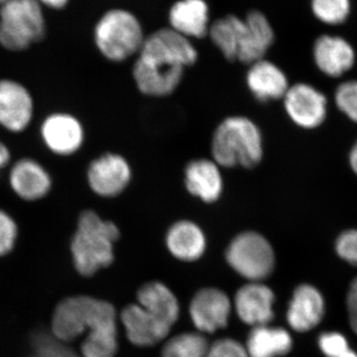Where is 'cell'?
<instances>
[{
  "label": "cell",
  "mask_w": 357,
  "mask_h": 357,
  "mask_svg": "<svg viewBox=\"0 0 357 357\" xmlns=\"http://www.w3.org/2000/svg\"><path fill=\"white\" fill-rule=\"evenodd\" d=\"M42 6L48 7L51 9L64 8L70 0H37Z\"/></svg>",
  "instance_id": "d590c367"
},
{
  "label": "cell",
  "mask_w": 357,
  "mask_h": 357,
  "mask_svg": "<svg viewBox=\"0 0 357 357\" xmlns=\"http://www.w3.org/2000/svg\"><path fill=\"white\" fill-rule=\"evenodd\" d=\"M10 185L21 199L35 201L50 191L51 178L43 167L34 160L23 159L13 166Z\"/></svg>",
  "instance_id": "7402d4cb"
},
{
  "label": "cell",
  "mask_w": 357,
  "mask_h": 357,
  "mask_svg": "<svg viewBox=\"0 0 357 357\" xmlns=\"http://www.w3.org/2000/svg\"><path fill=\"white\" fill-rule=\"evenodd\" d=\"M319 347L328 357H345L351 351L347 338L340 333H325L319 337Z\"/></svg>",
  "instance_id": "4dcf8cb0"
},
{
  "label": "cell",
  "mask_w": 357,
  "mask_h": 357,
  "mask_svg": "<svg viewBox=\"0 0 357 357\" xmlns=\"http://www.w3.org/2000/svg\"><path fill=\"white\" fill-rule=\"evenodd\" d=\"M117 349V328H109L86 335L82 354L83 357H114Z\"/></svg>",
  "instance_id": "83f0119b"
},
{
  "label": "cell",
  "mask_w": 357,
  "mask_h": 357,
  "mask_svg": "<svg viewBox=\"0 0 357 357\" xmlns=\"http://www.w3.org/2000/svg\"><path fill=\"white\" fill-rule=\"evenodd\" d=\"M137 301L138 305L170 328L178 321L180 307L177 298L164 284L160 282L145 284L138 291Z\"/></svg>",
  "instance_id": "603a6c76"
},
{
  "label": "cell",
  "mask_w": 357,
  "mask_h": 357,
  "mask_svg": "<svg viewBox=\"0 0 357 357\" xmlns=\"http://www.w3.org/2000/svg\"><path fill=\"white\" fill-rule=\"evenodd\" d=\"M312 14L326 25H340L351 14V0H311Z\"/></svg>",
  "instance_id": "4316f807"
},
{
  "label": "cell",
  "mask_w": 357,
  "mask_h": 357,
  "mask_svg": "<svg viewBox=\"0 0 357 357\" xmlns=\"http://www.w3.org/2000/svg\"><path fill=\"white\" fill-rule=\"evenodd\" d=\"M189 312L199 332L213 333L229 324L231 303L220 289L204 288L192 298Z\"/></svg>",
  "instance_id": "9c48e42d"
},
{
  "label": "cell",
  "mask_w": 357,
  "mask_h": 357,
  "mask_svg": "<svg viewBox=\"0 0 357 357\" xmlns=\"http://www.w3.org/2000/svg\"><path fill=\"white\" fill-rule=\"evenodd\" d=\"M121 321L129 342L140 347L158 344L172 328L138 304H130L124 307L121 312Z\"/></svg>",
  "instance_id": "2e32d148"
},
{
  "label": "cell",
  "mask_w": 357,
  "mask_h": 357,
  "mask_svg": "<svg viewBox=\"0 0 357 357\" xmlns=\"http://www.w3.org/2000/svg\"><path fill=\"white\" fill-rule=\"evenodd\" d=\"M6 0H0V6H1L2 4H3L4 2H6Z\"/></svg>",
  "instance_id": "f35d334b"
},
{
  "label": "cell",
  "mask_w": 357,
  "mask_h": 357,
  "mask_svg": "<svg viewBox=\"0 0 357 357\" xmlns=\"http://www.w3.org/2000/svg\"><path fill=\"white\" fill-rule=\"evenodd\" d=\"M325 312V300L318 289L303 284L296 289L289 303V326L296 332L306 333L321 323Z\"/></svg>",
  "instance_id": "5bb4252c"
},
{
  "label": "cell",
  "mask_w": 357,
  "mask_h": 357,
  "mask_svg": "<svg viewBox=\"0 0 357 357\" xmlns=\"http://www.w3.org/2000/svg\"><path fill=\"white\" fill-rule=\"evenodd\" d=\"M349 163H351L352 170L357 175V142L352 147L351 155H349Z\"/></svg>",
  "instance_id": "74e56055"
},
{
  "label": "cell",
  "mask_w": 357,
  "mask_h": 357,
  "mask_svg": "<svg viewBox=\"0 0 357 357\" xmlns=\"http://www.w3.org/2000/svg\"><path fill=\"white\" fill-rule=\"evenodd\" d=\"M335 250L345 261L357 266V229H349L337 237Z\"/></svg>",
  "instance_id": "d6a6232c"
},
{
  "label": "cell",
  "mask_w": 357,
  "mask_h": 357,
  "mask_svg": "<svg viewBox=\"0 0 357 357\" xmlns=\"http://www.w3.org/2000/svg\"><path fill=\"white\" fill-rule=\"evenodd\" d=\"M246 83L252 95L260 102L284 98L289 89L287 77L283 70L265 59L250 65Z\"/></svg>",
  "instance_id": "ffe728a7"
},
{
  "label": "cell",
  "mask_w": 357,
  "mask_h": 357,
  "mask_svg": "<svg viewBox=\"0 0 357 357\" xmlns=\"http://www.w3.org/2000/svg\"><path fill=\"white\" fill-rule=\"evenodd\" d=\"M119 229L114 222L103 220L93 211L79 215L72 241L75 266L83 276H91L114 261V245L119 238Z\"/></svg>",
  "instance_id": "7a4b0ae2"
},
{
  "label": "cell",
  "mask_w": 357,
  "mask_h": 357,
  "mask_svg": "<svg viewBox=\"0 0 357 357\" xmlns=\"http://www.w3.org/2000/svg\"><path fill=\"white\" fill-rule=\"evenodd\" d=\"M33 102L27 89L13 81H0V124L8 130H24L31 121Z\"/></svg>",
  "instance_id": "9a60e30c"
},
{
  "label": "cell",
  "mask_w": 357,
  "mask_h": 357,
  "mask_svg": "<svg viewBox=\"0 0 357 357\" xmlns=\"http://www.w3.org/2000/svg\"><path fill=\"white\" fill-rule=\"evenodd\" d=\"M9 158H10V154H9L8 149H7L6 145L0 142V169L6 166V164L8 163Z\"/></svg>",
  "instance_id": "8d00e7d4"
},
{
  "label": "cell",
  "mask_w": 357,
  "mask_h": 357,
  "mask_svg": "<svg viewBox=\"0 0 357 357\" xmlns=\"http://www.w3.org/2000/svg\"><path fill=\"white\" fill-rule=\"evenodd\" d=\"M46 21L37 0H6L0 6V44L22 51L43 38Z\"/></svg>",
  "instance_id": "8992f818"
},
{
  "label": "cell",
  "mask_w": 357,
  "mask_h": 357,
  "mask_svg": "<svg viewBox=\"0 0 357 357\" xmlns=\"http://www.w3.org/2000/svg\"><path fill=\"white\" fill-rule=\"evenodd\" d=\"M188 192L204 203H213L222 196L223 180L215 161L206 159L190 162L185 170Z\"/></svg>",
  "instance_id": "d6986e66"
},
{
  "label": "cell",
  "mask_w": 357,
  "mask_h": 357,
  "mask_svg": "<svg viewBox=\"0 0 357 357\" xmlns=\"http://www.w3.org/2000/svg\"><path fill=\"white\" fill-rule=\"evenodd\" d=\"M211 154L218 166L255 168L263 157L261 132L248 117H227L213 133Z\"/></svg>",
  "instance_id": "3957f363"
},
{
  "label": "cell",
  "mask_w": 357,
  "mask_h": 357,
  "mask_svg": "<svg viewBox=\"0 0 357 357\" xmlns=\"http://www.w3.org/2000/svg\"><path fill=\"white\" fill-rule=\"evenodd\" d=\"M17 236V227L13 218L0 211V256L6 255L13 248Z\"/></svg>",
  "instance_id": "836d02e7"
},
{
  "label": "cell",
  "mask_w": 357,
  "mask_h": 357,
  "mask_svg": "<svg viewBox=\"0 0 357 357\" xmlns=\"http://www.w3.org/2000/svg\"><path fill=\"white\" fill-rule=\"evenodd\" d=\"M166 245L171 255L181 261H197L204 255L206 239L203 230L190 220L175 222L166 236Z\"/></svg>",
  "instance_id": "44dd1931"
},
{
  "label": "cell",
  "mask_w": 357,
  "mask_h": 357,
  "mask_svg": "<svg viewBox=\"0 0 357 357\" xmlns=\"http://www.w3.org/2000/svg\"><path fill=\"white\" fill-rule=\"evenodd\" d=\"M131 178L128 162L119 154L107 153L96 159L89 168V187L100 197L119 196Z\"/></svg>",
  "instance_id": "30bf717a"
},
{
  "label": "cell",
  "mask_w": 357,
  "mask_h": 357,
  "mask_svg": "<svg viewBox=\"0 0 357 357\" xmlns=\"http://www.w3.org/2000/svg\"><path fill=\"white\" fill-rule=\"evenodd\" d=\"M273 291L261 282H249L239 289L234 297V307L238 318L246 325H268L274 319Z\"/></svg>",
  "instance_id": "7c38bea8"
},
{
  "label": "cell",
  "mask_w": 357,
  "mask_h": 357,
  "mask_svg": "<svg viewBox=\"0 0 357 357\" xmlns=\"http://www.w3.org/2000/svg\"><path fill=\"white\" fill-rule=\"evenodd\" d=\"M42 137L54 153L73 154L83 144V126L72 115L53 114L42 126Z\"/></svg>",
  "instance_id": "ac0fdd59"
},
{
  "label": "cell",
  "mask_w": 357,
  "mask_h": 357,
  "mask_svg": "<svg viewBox=\"0 0 357 357\" xmlns=\"http://www.w3.org/2000/svg\"><path fill=\"white\" fill-rule=\"evenodd\" d=\"M230 267L250 282H261L275 267V253L269 241L255 231H244L234 237L225 252Z\"/></svg>",
  "instance_id": "52a82bcc"
},
{
  "label": "cell",
  "mask_w": 357,
  "mask_h": 357,
  "mask_svg": "<svg viewBox=\"0 0 357 357\" xmlns=\"http://www.w3.org/2000/svg\"><path fill=\"white\" fill-rule=\"evenodd\" d=\"M112 328H116L114 306L86 296L63 301L53 318V333L61 342L76 340L88 330L91 335Z\"/></svg>",
  "instance_id": "277c9868"
},
{
  "label": "cell",
  "mask_w": 357,
  "mask_h": 357,
  "mask_svg": "<svg viewBox=\"0 0 357 357\" xmlns=\"http://www.w3.org/2000/svg\"><path fill=\"white\" fill-rule=\"evenodd\" d=\"M312 53L317 67L328 77L342 76L356 63L354 47L340 36L319 37L314 42Z\"/></svg>",
  "instance_id": "e0dca14e"
},
{
  "label": "cell",
  "mask_w": 357,
  "mask_h": 357,
  "mask_svg": "<svg viewBox=\"0 0 357 357\" xmlns=\"http://www.w3.org/2000/svg\"><path fill=\"white\" fill-rule=\"evenodd\" d=\"M33 349L34 352L31 357H81L70 347L44 333L35 335Z\"/></svg>",
  "instance_id": "f1b7e54d"
},
{
  "label": "cell",
  "mask_w": 357,
  "mask_h": 357,
  "mask_svg": "<svg viewBox=\"0 0 357 357\" xmlns=\"http://www.w3.org/2000/svg\"><path fill=\"white\" fill-rule=\"evenodd\" d=\"M284 100L289 116L300 128H316L325 121L326 98L314 86L295 84L289 88Z\"/></svg>",
  "instance_id": "8fae6325"
},
{
  "label": "cell",
  "mask_w": 357,
  "mask_h": 357,
  "mask_svg": "<svg viewBox=\"0 0 357 357\" xmlns=\"http://www.w3.org/2000/svg\"><path fill=\"white\" fill-rule=\"evenodd\" d=\"M293 340L282 328L255 326L249 333L245 349L249 357H280L291 351Z\"/></svg>",
  "instance_id": "cb8c5ba5"
},
{
  "label": "cell",
  "mask_w": 357,
  "mask_h": 357,
  "mask_svg": "<svg viewBox=\"0 0 357 357\" xmlns=\"http://www.w3.org/2000/svg\"><path fill=\"white\" fill-rule=\"evenodd\" d=\"M208 347L210 344L202 333H183L166 342L162 357H206Z\"/></svg>",
  "instance_id": "484cf974"
},
{
  "label": "cell",
  "mask_w": 357,
  "mask_h": 357,
  "mask_svg": "<svg viewBox=\"0 0 357 357\" xmlns=\"http://www.w3.org/2000/svg\"><path fill=\"white\" fill-rule=\"evenodd\" d=\"M243 17L236 14H227L213 21L208 37L223 57L229 62L237 58V35Z\"/></svg>",
  "instance_id": "d4e9b609"
},
{
  "label": "cell",
  "mask_w": 357,
  "mask_h": 357,
  "mask_svg": "<svg viewBox=\"0 0 357 357\" xmlns=\"http://www.w3.org/2000/svg\"><path fill=\"white\" fill-rule=\"evenodd\" d=\"M206 357H249L245 347L232 338H222L208 347Z\"/></svg>",
  "instance_id": "1f68e13d"
},
{
  "label": "cell",
  "mask_w": 357,
  "mask_h": 357,
  "mask_svg": "<svg viewBox=\"0 0 357 357\" xmlns=\"http://www.w3.org/2000/svg\"><path fill=\"white\" fill-rule=\"evenodd\" d=\"M95 42L103 57L122 62L139 53L146 38L137 16L128 9L112 8L96 22Z\"/></svg>",
  "instance_id": "5b68a950"
},
{
  "label": "cell",
  "mask_w": 357,
  "mask_h": 357,
  "mask_svg": "<svg viewBox=\"0 0 357 357\" xmlns=\"http://www.w3.org/2000/svg\"><path fill=\"white\" fill-rule=\"evenodd\" d=\"M241 21L236 61L251 65L264 59L274 43L275 32L267 16L257 9L249 10Z\"/></svg>",
  "instance_id": "ba28073f"
},
{
  "label": "cell",
  "mask_w": 357,
  "mask_h": 357,
  "mask_svg": "<svg viewBox=\"0 0 357 357\" xmlns=\"http://www.w3.org/2000/svg\"><path fill=\"white\" fill-rule=\"evenodd\" d=\"M191 40L171 28H160L147 35L133 66L137 88L144 95L165 96L178 88L185 68L198 60Z\"/></svg>",
  "instance_id": "6da1fadb"
},
{
  "label": "cell",
  "mask_w": 357,
  "mask_h": 357,
  "mask_svg": "<svg viewBox=\"0 0 357 357\" xmlns=\"http://www.w3.org/2000/svg\"><path fill=\"white\" fill-rule=\"evenodd\" d=\"M335 102L340 112L357 123V81L340 84L335 91Z\"/></svg>",
  "instance_id": "f546056e"
},
{
  "label": "cell",
  "mask_w": 357,
  "mask_h": 357,
  "mask_svg": "<svg viewBox=\"0 0 357 357\" xmlns=\"http://www.w3.org/2000/svg\"><path fill=\"white\" fill-rule=\"evenodd\" d=\"M347 304L352 330L357 335V277L352 281L347 293Z\"/></svg>",
  "instance_id": "e575fe53"
},
{
  "label": "cell",
  "mask_w": 357,
  "mask_h": 357,
  "mask_svg": "<svg viewBox=\"0 0 357 357\" xmlns=\"http://www.w3.org/2000/svg\"><path fill=\"white\" fill-rule=\"evenodd\" d=\"M211 22L206 0H177L168 11V27L191 41L208 37Z\"/></svg>",
  "instance_id": "4fadbf2b"
}]
</instances>
